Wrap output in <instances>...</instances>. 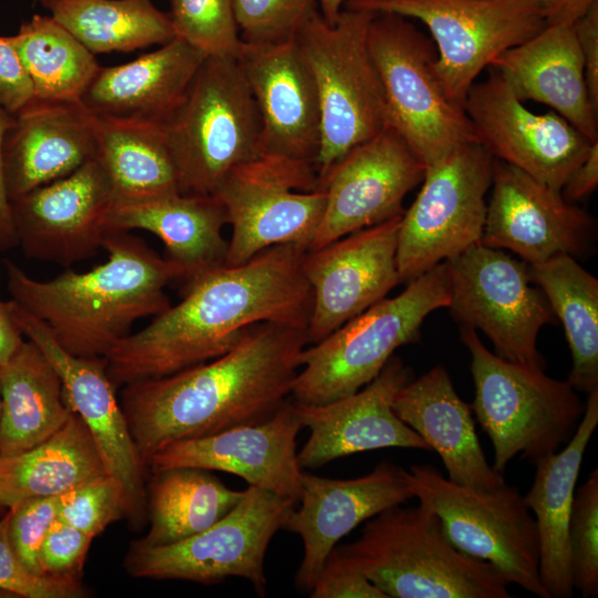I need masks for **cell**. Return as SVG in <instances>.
Returning a JSON list of instances; mask_svg holds the SVG:
<instances>
[{"label":"cell","instance_id":"obj_34","mask_svg":"<svg viewBox=\"0 0 598 598\" xmlns=\"http://www.w3.org/2000/svg\"><path fill=\"white\" fill-rule=\"evenodd\" d=\"M95 158L109 178L115 202L179 192L162 124L95 116Z\"/></svg>","mask_w":598,"mask_h":598},{"label":"cell","instance_id":"obj_46","mask_svg":"<svg viewBox=\"0 0 598 598\" xmlns=\"http://www.w3.org/2000/svg\"><path fill=\"white\" fill-rule=\"evenodd\" d=\"M310 591L312 598H388L339 547L327 557Z\"/></svg>","mask_w":598,"mask_h":598},{"label":"cell","instance_id":"obj_24","mask_svg":"<svg viewBox=\"0 0 598 598\" xmlns=\"http://www.w3.org/2000/svg\"><path fill=\"white\" fill-rule=\"evenodd\" d=\"M299 509L293 508L283 528L303 543L296 574L298 587L311 590L336 544L361 523L413 498L408 471L382 462L355 478H329L305 473Z\"/></svg>","mask_w":598,"mask_h":598},{"label":"cell","instance_id":"obj_39","mask_svg":"<svg viewBox=\"0 0 598 598\" xmlns=\"http://www.w3.org/2000/svg\"><path fill=\"white\" fill-rule=\"evenodd\" d=\"M169 17L175 38L206 56L237 59L243 50L234 0H171Z\"/></svg>","mask_w":598,"mask_h":598},{"label":"cell","instance_id":"obj_40","mask_svg":"<svg viewBox=\"0 0 598 598\" xmlns=\"http://www.w3.org/2000/svg\"><path fill=\"white\" fill-rule=\"evenodd\" d=\"M568 547L574 589L582 597L598 595V470H594L574 495Z\"/></svg>","mask_w":598,"mask_h":598},{"label":"cell","instance_id":"obj_51","mask_svg":"<svg viewBox=\"0 0 598 598\" xmlns=\"http://www.w3.org/2000/svg\"><path fill=\"white\" fill-rule=\"evenodd\" d=\"M598 0H540L546 25H573Z\"/></svg>","mask_w":598,"mask_h":598},{"label":"cell","instance_id":"obj_13","mask_svg":"<svg viewBox=\"0 0 598 598\" xmlns=\"http://www.w3.org/2000/svg\"><path fill=\"white\" fill-rule=\"evenodd\" d=\"M215 195L231 226L228 266L244 264L276 245L309 249L326 206L312 163L270 154L233 168Z\"/></svg>","mask_w":598,"mask_h":598},{"label":"cell","instance_id":"obj_41","mask_svg":"<svg viewBox=\"0 0 598 598\" xmlns=\"http://www.w3.org/2000/svg\"><path fill=\"white\" fill-rule=\"evenodd\" d=\"M127 513L122 483L104 473L61 495L58 518L94 538Z\"/></svg>","mask_w":598,"mask_h":598},{"label":"cell","instance_id":"obj_54","mask_svg":"<svg viewBox=\"0 0 598 598\" xmlns=\"http://www.w3.org/2000/svg\"><path fill=\"white\" fill-rule=\"evenodd\" d=\"M0 404H1V395H0Z\"/></svg>","mask_w":598,"mask_h":598},{"label":"cell","instance_id":"obj_47","mask_svg":"<svg viewBox=\"0 0 598 598\" xmlns=\"http://www.w3.org/2000/svg\"><path fill=\"white\" fill-rule=\"evenodd\" d=\"M31 100L32 83L11 37H0V106L16 114Z\"/></svg>","mask_w":598,"mask_h":598},{"label":"cell","instance_id":"obj_16","mask_svg":"<svg viewBox=\"0 0 598 598\" xmlns=\"http://www.w3.org/2000/svg\"><path fill=\"white\" fill-rule=\"evenodd\" d=\"M488 69V78L474 82L464 102L476 143L494 159L561 190L595 142L554 111L533 113L506 81Z\"/></svg>","mask_w":598,"mask_h":598},{"label":"cell","instance_id":"obj_15","mask_svg":"<svg viewBox=\"0 0 598 598\" xmlns=\"http://www.w3.org/2000/svg\"><path fill=\"white\" fill-rule=\"evenodd\" d=\"M444 262L452 317L481 330L501 358L544 369L537 337L555 315L543 291L533 286L528 265L481 241Z\"/></svg>","mask_w":598,"mask_h":598},{"label":"cell","instance_id":"obj_42","mask_svg":"<svg viewBox=\"0 0 598 598\" xmlns=\"http://www.w3.org/2000/svg\"><path fill=\"white\" fill-rule=\"evenodd\" d=\"M317 10V0H234L239 34L248 44L292 40Z\"/></svg>","mask_w":598,"mask_h":598},{"label":"cell","instance_id":"obj_43","mask_svg":"<svg viewBox=\"0 0 598 598\" xmlns=\"http://www.w3.org/2000/svg\"><path fill=\"white\" fill-rule=\"evenodd\" d=\"M61 495L23 501L8 512V537L21 564L38 576L45 575L40 565V547L54 519L58 518Z\"/></svg>","mask_w":598,"mask_h":598},{"label":"cell","instance_id":"obj_3","mask_svg":"<svg viewBox=\"0 0 598 598\" xmlns=\"http://www.w3.org/2000/svg\"><path fill=\"white\" fill-rule=\"evenodd\" d=\"M102 247L105 262L83 272L66 269L45 281L4 260L11 299L81 358H105L135 321L167 309L166 286L185 278L178 265L127 231L109 233Z\"/></svg>","mask_w":598,"mask_h":598},{"label":"cell","instance_id":"obj_50","mask_svg":"<svg viewBox=\"0 0 598 598\" xmlns=\"http://www.w3.org/2000/svg\"><path fill=\"white\" fill-rule=\"evenodd\" d=\"M12 121L13 114L0 106V250H8L18 246L11 216V205L7 196L2 173V144Z\"/></svg>","mask_w":598,"mask_h":598},{"label":"cell","instance_id":"obj_23","mask_svg":"<svg viewBox=\"0 0 598 598\" xmlns=\"http://www.w3.org/2000/svg\"><path fill=\"white\" fill-rule=\"evenodd\" d=\"M411 379V370L393 354L370 383L351 395L320 405L290 402L301 426L310 430L298 452L301 468L384 447L430 452V446L393 410L396 393Z\"/></svg>","mask_w":598,"mask_h":598},{"label":"cell","instance_id":"obj_30","mask_svg":"<svg viewBox=\"0 0 598 598\" xmlns=\"http://www.w3.org/2000/svg\"><path fill=\"white\" fill-rule=\"evenodd\" d=\"M226 209L216 195L173 193L135 202H115L111 231L147 230L165 246V258L178 265L184 281L226 265Z\"/></svg>","mask_w":598,"mask_h":598},{"label":"cell","instance_id":"obj_9","mask_svg":"<svg viewBox=\"0 0 598 598\" xmlns=\"http://www.w3.org/2000/svg\"><path fill=\"white\" fill-rule=\"evenodd\" d=\"M368 45L379 73L388 123L424 167L476 142L463 106L446 93L436 72V48L406 18L375 13Z\"/></svg>","mask_w":598,"mask_h":598},{"label":"cell","instance_id":"obj_14","mask_svg":"<svg viewBox=\"0 0 598 598\" xmlns=\"http://www.w3.org/2000/svg\"><path fill=\"white\" fill-rule=\"evenodd\" d=\"M493 161L473 142L425 167L422 187L401 217L396 246L401 282H410L481 241Z\"/></svg>","mask_w":598,"mask_h":598},{"label":"cell","instance_id":"obj_32","mask_svg":"<svg viewBox=\"0 0 598 598\" xmlns=\"http://www.w3.org/2000/svg\"><path fill=\"white\" fill-rule=\"evenodd\" d=\"M0 456L34 447L73 413L59 374L30 340L0 365Z\"/></svg>","mask_w":598,"mask_h":598},{"label":"cell","instance_id":"obj_29","mask_svg":"<svg viewBox=\"0 0 598 598\" xmlns=\"http://www.w3.org/2000/svg\"><path fill=\"white\" fill-rule=\"evenodd\" d=\"M522 102L549 106L589 141H598L579 44L573 25H546L529 40L498 55L489 65Z\"/></svg>","mask_w":598,"mask_h":598},{"label":"cell","instance_id":"obj_21","mask_svg":"<svg viewBox=\"0 0 598 598\" xmlns=\"http://www.w3.org/2000/svg\"><path fill=\"white\" fill-rule=\"evenodd\" d=\"M492 196L481 243L507 249L527 265L587 252L594 219L555 189L504 162L493 161Z\"/></svg>","mask_w":598,"mask_h":598},{"label":"cell","instance_id":"obj_17","mask_svg":"<svg viewBox=\"0 0 598 598\" xmlns=\"http://www.w3.org/2000/svg\"><path fill=\"white\" fill-rule=\"evenodd\" d=\"M8 307L22 334L42 351L59 374L66 403L86 425L107 473L125 489L127 518L141 526L147 514L146 465L106 372V359L69 353L41 320L12 299Z\"/></svg>","mask_w":598,"mask_h":598},{"label":"cell","instance_id":"obj_18","mask_svg":"<svg viewBox=\"0 0 598 598\" xmlns=\"http://www.w3.org/2000/svg\"><path fill=\"white\" fill-rule=\"evenodd\" d=\"M425 167L390 125L348 151L319 179L326 206L308 250L404 213L403 199Z\"/></svg>","mask_w":598,"mask_h":598},{"label":"cell","instance_id":"obj_7","mask_svg":"<svg viewBox=\"0 0 598 598\" xmlns=\"http://www.w3.org/2000/svg\"><path fill=\"white\" fill-rule=\"evenodd\" d=\"M461 337L471 354V408L491 439L496 471L503 473L517 455L534 464L570 440L585 403L567 380L501 358L473 328L462 326Z\"/></svg>","mask_w":598,"mask_h":598},{"label":"cell","instance_id":"obj_2","mask_svg":"<svg viewBox=\"0 0 598 598\" xmlns=\"http://www.w3.org/2000/svg\"><path fill=\"white\" fill-rule=\"evenodd\" d=\"M307 346L305 329L261 322L213 360L122 386L120 403L145 465L172 442L270 419L291 395Z\"/></svg>","mask_w":598,"mask_h":598},{"label":"cell","instance_id":"obj_44","mask_svg":"<svg viewBox=\"0 0 598 598\" xmlns=\"http://www.w3.org/2000/svg\"><path fill=\"white\" fill-rule=\"evenodd\" d=\"M0 589L25 598L85 596L80 578L38 576L16 556L8 537V513L0 519Z\"/></svg>","mask_w":598,"mask_h":598},{"label":"cell","instance_id":"obj_4","mask_svg":"<svg viewBox=\"0 0 598 598\" xmlns=\"http://www.w3.org/2000/svg\"><path fill=\"white\" fill-rule=\"evenodd\" d=\"M340 550L388 598H509L493 565L458 550L430 509L390 507Z\"/></svg>","mask_w":598,"mask_h":598},{"label":"cell","instance_id":"obj_48","mask_svg":"<svg viewBox=\"0 0 598 598\" xmlns=\"http://www.w3.org/2000/svg\"><path fill=\"white\" fill-rule=\"evenodd\" d=\"M592 107L598 112V3L573 24Z\"/></svg>","mask_w":598,"mask_h":598},{"label":"cell","instance_id":"obj_37","mask_svg":"<svg viewBox=\"0 0 598 598\" xmlns=\"http://www.w3.org/2000/svg\"><path fill=\"white\" fill-rule=\"evenodd\" d=\"M94 55L162 45L175 38L152 0H39Z\"/></svg>","mask_w":598,"mask_h":598},{"label":"cell","instance_id":"obj_31","mask_svg":"<svg viewBox=\"0 0 598 598\" xmlns=\"http://www.w3.org/2000/svg\"><path fill=\"white\" fill-rule=\"evenodd\" d=\"M598 424V390L588 394L582 417L567 445L538 458L524 496L534 514L539 542V576L548 598L575 591L569 561L568 524L586 447Z\"/></svg>","mask_w":598,"mask_h":598},{"label":"cell","instance_id":"obj_10","mask_svg":"<svg viewBox=\"0 0 598 598\" xmlns=\"http://www.w3.org/2000/svg\"><path fill=\"white\" fill-rule=\"evenodd\" d=\"M408 478L413 497L440 518L453 546L493 565L509 584L548 598L539 576L536 522L517 487L475 489L427 464L411 466Z\"/></svg>","mask_w":598,"mask_h":598},{"label":"cell","instance_id":"obj_11","mask_svg":"<svg viewBox=\"0 0 598 598\" xmlns=\"http://www.w3.org/2000/svg\"><path fill=\"white\" fill-rule=\"evenodd\" d=\"M297 502L248 486L236 506L208 528L163 546L130 545L127 573L137 578L183 579L216 584L228 577L247 579L266 595L265 557L270 540L283 528Z\"/></svg>","mask_w":598,"mask_h":598},{"label":"cell","instance_id":"obj_38","mask_svg":"<svg viewBox=\"0 0 598 598\" xmlns=\"http://www.w3.org/2000/svg\"><path fill=\"white\" fill-rule=\"evenodd\" d=\"M11 40L33 99L80 101L100 69L94 54L51 16H33Z\"/></svg>","mask_w":598,"mask_h":598},{"label":"cell","instance_id":"obj_26","mask_svg":"<svg viewBox=\"0 0 598 598\" xmlns=\"http://www.w3.org/2000/svg\"><path fill=\"white\" fill-rule=\"evenodd\" d=\"M96 157L95 116L80 101L31 100L13 114L2 144L11 202Z\"/></svg>","mask_w":598,"mask_h":598},{"label":"cell","instance_id":"obj_19","mask_svg":"<svg viewBox=\"0 0 598 598\" xmlns=\"http://www.w3.org/2000/svg\"><path fill=\"white\" fill-rule=\"evenodd\" d=\"M402 215L307 251L302 270L312 291L308 344L324 339L401 283L396 246Z\"/></svg>","mask_w":598,"mask_h":598},{"label":"cell","instance_id":"obj_55","mask_svg":"<svg viewBox=\"0 0 598 598\" xmlns=\"http://www.w3.org/2000/svg\"><path fill=\"white\" fill-rule=\"evenodd\" d=\"M1 511H2V509H0V512H1Z\"/></svg>","mask_w":598,"mask_h":598},{"label":"cell","instance_id":"obj_33","mask_svg":"<svg viewBox=\"0 0 598 598\" xmlns=\"http://www.w3.org/2000/svg\"><path fill=\"white\" fill-rule=\"evenodd\" d=\"M107 473L82 419L72 413L50 437L34 447L0 456V509L32 498L60 496Z\"/></svg>","mask_w":598,"mask_h":598},{"label":"cell","instance_id":"obj_27","mask_svg":"<svg viewBox=\"0 0 598 598\" xmlns=\"http://www.w3.org/2000/svg\"><path fill=\"white\" fill-rule=\"evenodd\" d=\"M393 410L440 455L450 481L480 491L506 484L503 473L488 464L472 408L458 396L443 365L404 384L394 398Z\"/></svg>","mask_w":598,"mask_h":598},{"label":"cell","instance_id":"obj_6","mask_svg":"<svg viewBox=\"0 0 598 598\" xmlns=\"http://www.w3.org/2000/svg\"><path fill=\"white\" fill-rule=\"evenodd\" d=\"M183 194L215 195L236 166L261 154V122L235 58L206 56L162 124Z\"/></svg>","mask_w":598,"mask_h":598},{"label":"cell","instance_id":"obj_36","mask_svg":"<svg viewBox=\"0 0 598 598\" xmlns=\"http://www.w3.org/2000/svg\"><path fill=\"white\" fill-rule=\"evenodd\" d=\"M210 471L172 467L153 473L147 489V535L142 546H163L190 537L219 520L241 499Z\"/></svg>","mask_w":598,"mask_h":598},{"label":"cell","instance_id":"obj_22","mask_svg":"<svg viewBox=\"0 0 598 598\" xmlns=\"http://www.w3.org/2000/svg\"><path fill=\"white\" fill-rule=\"evenodd\" d=\"M302 429L287 401L270 419L196 439L172 442L147 460L152 473L197 467L237 475L250 486L299 502L303 472L297 435Z\"/></svg>","mask_w":598,"mask_h":598},{"label":"cell","instance_id":"obj_35","mask_svg":"<svg viewBox=\"0 0 598 598\" xmlns=\"http://www.w3.org/2000/svg\"><path fill=\"white\" fill-rule=\"evenodd\" d=\"M528 269L564 327L573 359L567 382L588 395L598 390V279L567 254Z\"/></svg>","mask_w":598,"mask_h":598},{"label":"cell","instance_id":"obj_53","mask_svg":"<svg viewBox=\"0 0 598 598\" xmlns=\"http://www.w3.org/2000/svg\"><path fill=\"white\" fill-rule=\"evenodd\" d=\"M317 2L321 16L328 23L333 24L338 20L347 0H317Z\"/></svg>","mask_w":598,"mask_h":598},{"label":"cell","instance_id":"obj_25","mask_svg":"<svg viewBox=\"0 0 598 598\" xmlns=\"http://www.w3.org/2000/svg\"><path fill=\"white\" fill-rule=\"evenodd\" d=\"M261 122V154L315 165L321 141L318 90L296 38L248 44L236 59Z\"/></svg>","mask_w":598,"mask_h":598},{"label":"cell","instance_id":"obj_1","mask_svg":"<svg viewBox=\"0 0 598 598\" xmlns=\"http://www.w3.org/2000/svg\"><path fill=\"white\" fill-rule=\"evenodd\" d=\"M307 251L296 244L276 245L244 264L224 265L185 282L178 303L105 357L115 389L213 360L257 323L306 330L312 307L302 270Z\"/></svg>","mask_w":598,"mask_h":598},{"label":"cell","instance_id":"obj_45","mask_svg":"<svg viewBox=\"0 0 598 598\" xmlns=\"http://www.w3.org/2000/svg\"><path fill=\"white\" fill-rule=\"evenodd\" d=\"M93 537L72 525L54 519L48 529L39 553L45 575L80 578Z\"/></svg>","mask_w":598,"mask_h":598},{"label":"cell","instance_id":"obj_28","mask_svg":"<svg viewBox=\"0 0 598 598\" xmlns=\"http://www.w3.org/2000/svg\"><path fill=\"white\" fill-rule=\"evenodd\" d=\"M206 55L174 38L127 63L100 66L80 102L93 115L163 124Z\"/></svg>","mask_w":598,"mask_h":598},{"label":"cell","instance_id":"obj_5","mask_svg":"<svg viewBox=\"0 0 598 598\" xmlns=\"http://www.w3.org/2000/svg\"><path fill=\"white\" fill-rule=\"evenodd\" d=\"M448 277L441 262L305 348L291 391L293 401L320 405L370 383L401 346L416 341L425 318L447 308Z\"/></svg>","mask_w":598,"mask_h":598},{"label":"cell","instance_id":"obj_49","mask_svg":"<svg viewBox=\"0 0 598 598\" xmlns=\"http://www.w3.org/2000/svg\"><path fill=\"white\" fill-rule=\"evenodd\" d=\"M598 184V141L592 143L586 158L571 173L561 188L564 198L573 203L595 190Z\"/></svg>","mask_w":598,"mask_h":598},{"label":"cell","instance_id":"obj_8","mask_svg":"<svg viewBox=\"0 0 598 598\" xmlns=\"http://www.w3.org/2000/svg\"><path fill=\"white\" fill-rule=\"evenodd\" d=\"M374 16L343 8L330 24L317 10L296 35L319 95L321 141L315 162L319 179L348 151L389 125L382 83L368 45Z\"/></svg>","mask_w":598,"mask_h":598},{"label":"cell","instance_id":"obj_12","mask_svg":"<svg viewBox=\"0 0 598 598\" xmlns=\"http://www.w3.org/2000/svg\"><path fill=\"white\" fill-rule=\"evenodd\" d=\"M343 8L394 13L424 23L436 48L439 78L448 96L463 107L485 68L546 27L540 0H347Z\"/></svg>","mask_w":598,"mask_h":598},{"label":"cell","instance_id":"obj_20","mask_svg":"<svg viewBox=\"0 0 598 598\" xmlns=\"http://www.w3.org/2000/svg\"><path fill=\"white\" fill-rule=\"evenodd\" d=\"M114 203L109 178L93 158L10 203L18 246L29 258L64 267L90 258L111 233Z\"/></svg>","mask_w":598,"mask_h":598},{"label":"cell","instance_id":"obj_52","mask_svg":"<svg viewBox=\"0 0 598 598\" xmlns=\"http://www.w3.org/2000/svg\"><path fill=\"white\" fill-rule=\"evenodd\" d=\"M23 342L22 332L10 313L8 302L0 300V365L7 363Z\"/></svg>","mask_w":598,"mask_h":598}]
</instances>
